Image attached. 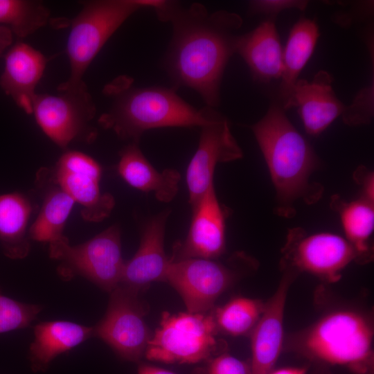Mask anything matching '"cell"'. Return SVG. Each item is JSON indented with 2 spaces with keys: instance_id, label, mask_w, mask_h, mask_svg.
<instances>
[{
  "instance_id": "cell-1",
  "label": "cell",
  "mask_w": 374,
  "mask_h": 374,
  "mask_svg": "<svg viewBox=\"0 0 374 374\" xmlns=\"http://www.w3.org/2000/svg\"><path fill=\"white\" fill-rule=\"evenodd\" d=\"M154 10L160 20L172 25L165 66L176 87L194 89L207 107L215 108L224 69L237 51L242 18L224 10L209 12L199 3L182 7L164 1Z\"/></svg>"
},
{
  "instance_id": "cell-2",
  "label": "cell",
  "mask_w": 374,
  "mask_h": 374,
  "mask_svg": "<svg viewBox=\"0 0 374 374\" xmlns=\"http://www.w3.org/2000/svg\"><path fill=\"white\" fill-rule=\"evenodd\" d=\"M132 78L122 75L104 88L112 98L108 112L98 118L105 129L121 139L137 143L150 130L168 127H200L211 122L220 112L206 107L191 106L175 92L161 87H134Z\"/></svg>"
},
{
  "instance_id": "cell-3",
  "label": "cell",
  "mask_w": 374,
  "mask_h": 374,
  "mask_svg": "<svg viewBox=\"0 0 374 374\" xmlns=\"http://www.w3.org/2000/svg\"><path fill=\"white\" fill-rule=\"evenodd\" d=\"M251 128L276 189L278 213L286 217L294 215L293 204L299 199L310 204L317 202L322 187L311 184L310 177L319 160L283 108L272 103L264 117Z\"/></svg>"
},
{
  "instance_id": "cell-4",
  "label": "cell",
  "mask_w": 374,
  "mask_h": 374,
  "mask_svg": "<svg viewBox=\"0 0 374 374\" xmlns=\"http://www.w3.org/2000/svg\"><path fill=\"white\" fill-rule=\"evenodd\" d=\"M373 326L365 316L338 310L300 334L294 346L312 360L344 366L355 374H373Z\"/></svg>"
},
{
  "instance_id": "cell-5",
  "label": "cell",
  "mask_w": 374,
  "mask_h": 374,
  "mask_svg": "<svg viewBox=\"0 0 374 374\" xmlns=\"http://www.w3.org/2000/svg\"><path fill=\"white\" fill-rule=\"evenodd\" d=\"M161 0H98L83 3L73 19L66 44L69 78L57 88L78 87L91 62L116 30L135 12L156 10Z\"/></svg>"
},
{
  "instance_id": "cell-6",
  "label": "cell",
  "mask_w": 374,
  "mask_h": 374,
  "mask_svg": "<svg viewBox=\"0 0 374 374\" xmlns=\"http://www.w3.org/2000/svg\"><path fill=\"white\" fill-rule=\"evenodd\" d=\"M213 310L205 313L163 312L145 357L166 364H195L225 352Z\"/></svg>"
},
{
  "instance_id": "cell-7",
  "label": "cell",
  "mask_w": 374,
  "mask_h": 374,
  "mask_svg": "<svg viewBox=\"0 0 374 374\" xmlns=\"http://www.w3.org/2000/svg\"><path fill=\"white\" fill-rule=\"evenodd\" d=\"M49 256L61 262L62 274H79L109 293L119 285L125 262L115 224L80 244L71 245L66 237L51 242Z\"/></svg>"
},
{
  "instance_id": "cell-8",
  "label": "cell",
  "mask_w": 374,
  "mask_h": 374,
  "mask_svg": "<svg viewBox=\"0 0 374 374\" xmlns=\"http://www.w3.org/2000/svg\"><path fill=\"white\" fill-rule=\"evenodd\" d=\"M57 89V94H36L32 114L37 123L62 148L75 141L91 143L97 136L90 124L96 109L85 83Z\"/></svg>"
},
{
  "instance_id": "cell-9",
  "label": "cell",
  "mask_w": 374,
  "mask_h": 374,
  "mask_svg": "<svg viewBox=\"0 0 374 374\" xmlns=\"http://www.w3.org/2000/svg\"><path fill=\"white\" fill-rule=\"evenodd\" d=\"M141 292L119 285L110 292L103 318L93 328V336L108 344L122 359L138 362L144 355L153 332L145 323L148 307Z\"/></svg>"
},
{
  "instance_id": "cell-10",
  "label": "cell",
  "mask_w": 374,
  "mask_h": 374,
  "mask_svg": "<svg viewBox=\"0 0 374 374\" xmlns=\"http://www.w3.org/2000/svg\"><path fill=\"white\" fill-rule=\"evenodd\" d=\"M301 231L294 229L287 235L284 259L289 270L306 271L335 282L350 262L360 260L346 238L331 233L306 235Z\"/></svg>"
},
{
  "instance_id": "cell-11",
  "label": "cell",
  "mask_w": 374,
  "mask_h": 374,
  "mask_svg": "<svg viewBox=\"0 0 374 374\" xmlns=\"http://www.w3.org/2000/svg\"><path fill=\"white\" fill-rule=\"evenodd\" d=\"M235 278L233 268L215 259L188 258L170 261L166 282L180 295L187 312L205 313Z\"/></svg>"
},
{
  "instance_id": "cell-12",
  "label": "cell",
  "mask_w": 374,
  "mask_h": 374,
  "mask_svg": "<svg viewBox=\"0 0 374 374\" xmlns=\"http://www.w3.org/2000/svg\"><path fill=\"white\" fill-rule=\"evenodd\" d=\"M50 176L66 193L82 206L81 215L88 222H100L112 211L115 200L100 188L102 169L89 156L78 151L65 152Z\"/></svg>"
},
{
  "instance_id": "cell-13",
  "label": "cell",
  "mask_w": 374,
  "mask_h": 374,
  "mask_svg": "<svg viewBox=\"0 0 374 374\" xmlns=\"http://www.w3.org/2000/svg\"><path fill=\"white\" fill-rule=\"evenodd\" d=\"M242 151L233 136L228 120L220 113L201 127L197 148L186 170L188 203L194 206L213 184L217 163L242 157Z\"/></svg>"
},
{
  "instance_id": "cell-14",
  "label": "cell",
  "mask_w": 374,
  "mask_h": 374,
  "mask_svg": "<svg viewBox=\"0 0 374 374\" xmlns=\"http://www.w3.org/2000/svg\"><path fill=\"white\" fill-rule=\"evenodd\" d=\"M193 216L186 238L176 242L170 261L188 258L216 259L225 251L227 212L218 201L214 184L192 206Z\"/></svg>"
},
{
  "instance_id": "cell-15",
  "label": "cell",
  "mask_w": 374,
  "mask_h": 374,
  "mask_svg": "<svg viewBox=\"0 0 374 374\" xmlns=\"http://www.w3.org/2000/svg\"><path fill=\"white\" fill-rule=\"evenodd\" d=\"M170 213L166 209L145 225L137 251L125 262L119 285L143 292L153 282H166L170 260L164 250V236Z\"/></svg>"
},
{
  "instance_id": "cell-16",
  "label": "cell",
  "mask_w": 374,
  "mask_h": 374,
  "mask_svg": "<svg viewBox=\"0 0 374 374\" xmlns=\"http://www.w3.org/2000/svg\"><path fill=\"white\" fill-rule=\"evenodd\" d=\"M333 78L321 70L309 82L298 80L285 109L296 107L308 134L317 135L344 112L346 105L332 88Z\"/></svg>"
},
{
  "instance_id": "cell-17",
  "label": "cell",
  "mask_w": 374,
  "mask_h": 374,
  "mask_svg": "<svg viewBox=\"0 0 374 374\" xmlns=\"http://www.w3.org/2000/svg\"><path fill=\"white\" fill-rule=\"evenodd\" d=\"M294 274L287 270L251 333V374H269L280 353L283 314L287 290Z\"/></svg>"
},
{
  "instance_id": "cell-18",
  "label": "cell",
  "mask_w": 374,
  "mask_h": 374,
  "mask_svg": "<svg viewBox=\"0 0 374 374\" xmlns=\"http://www.w3.org/2000/svg\"><path fill=\"white\" fill-rule=\"evenodd\" d=\"M0 86L27 114H32L35 89L42 78L46 58L24 42H17L6 53Z\"/></svg>"
},
{
  "instance_id": "cell-19",
  "label": "cell",
  "mask_w": 374,
  "mask_h": 374,
  "mask_svg": "<svg viewBox=\"0 0 374 374\" xmlns=\"http://www.w3.org/2000/svg\"><path fill=\"white\" fill-rule=\"evenodd\" d=\"M117 166L119 175L132 187L152 193L160 202H171L179 190V172L172 168L159 172L148 161L137 143H130L121 150Z\"/></svg>"
},
{
  "instance_id": "cell-20",
  "label": "cell",
  "mask_w": 374,
  "mask_h": 374,
  "mask_svg": "<svg viewBox=\"0 0 374 374\" xmlns=\"http://www.w3.org/2000/svg\"><path fill=\"white\" fill-rule=\"evenodd\" d=\"M236 53L256 78L262 81L281 78L283 48L273 17L240 35Z\"/></svg>"
},
{
  "instance_id": "cell-21",
  "label": "cell",
  "mask_w": 374,
  "mask_h": 374,
  "mask_svg": "<svg viewBox=\"0 0 374 374\" xmlns=\"http://www.w3.org/2000/svg\"><path fill=\"white\" fill-rule=\"evenodd\" d=\"M93 336L91 327L69 321H45L34 328V340L30 346L33 368L45 369L59 355L69 351Z\"/></svg>"
},
{
  "instance_id": "cell-22",
  "label": "cell",
  "mask_w": 374,
  "mask_h": 374,
  "mask_svg": "<svg viewBox=\"0 0 374 374\" xmlns=\"http://www.w3.org/2000/svg\"><path fill=\"white\" fill-rule=\"evenodd\" d=\"M37 180L44 187L45 193L39 213L29 229L28 236L33 240L49 244L65 238L64 225L75 202L53 181L47 169L39 171Z\"/></svg>"
},
{
  "instance_id": "cell-23",
  "label": "cell",
  "mask_w": 374,
  "mask_h": 374,
  "mask_svg": "<svg viewBox=\"0 0 374 374\" xmlns=\"http://www.w3.org/2000/svg\"><path fill=\"white\" fill-rule=\"evenodd\" d=\"M319 36L314 19H299L291 29L283 53V73L280 87L282 107L290 100L298 76L310 58Z\"/></svg>"
},
{
  "instance_id": "cell-24",
  "label": "cell",
  "mask_w": 374,
  "mask_h": 374,
  "mask_svg": "<svg viewBox=\"0 0 374 374\" xmlns=\"http://www.w3.org/2000/svg\"><path fill=\"white\" fill-rule=\"evenodd\" d=\"M33 207L20 193L0 195V242L11 259L25 258L30 251L26 229Z\"/></svg>"
},
{
  "instance_id": "cell-25",
  "label": "cell",
  "mask_w": 374,
  "mask_h": 374,
  "mask_svg": "<svg viewBox=\"0 0 374 374\" xmlns=\"http://www.w3.org/2000/svg\"><path fill=\"white\" fill-rule=\"evenodd\" d=\"M337 208L346 240L353 246L360 260L369 254L368 240L374 228L373 202L362 198L346 202L339 198L331 202Z\"/></svg>"
},
{
  "instance_id": "cell-26",
  "label": "cell",
  "mask_w": 374,
  "mask_h": 374,
  "mask_svg": "<svg viewBox=\"0 0 374 374\" xmlns=\"http://www.w3.org/2000/svg\"><path fill=\"white\" fill-rule=\"evenodd\" d=\"M265 306L258 299L236 297L222 307L213 308V313L219 331L240 336L252 332L264 312Z\"/></svg>"
},
{
  "instance_id": "cell-27",
  "label": "cell",
  "mask_w": 374,
  "mask_h": 374,
  "mask_svg": "<svg viewBox=\"0 0 374 374\" xmlns=\"http://www.w3.org/2000/svg\"><path fill=\"white\" fill-rule=\"evenodd\" d=\"M50 12L41 1L0 0V25L18 37H26L45 26Z\"/></svg>"
},
{
  "instance_id": "cell-28",
  "label": "cell",
  "mask_w": 374,
  "mask_h": 374,
  "mask_svg": "<svg viewBox=\"0 0 374 374\" xmlns=\"http://www.w3.org/2000/svg\"><path fill=\"white\" fill-rule=\"evenodd\" d=\"M41 309L39 305L23 303L0 294V333L28 327Z\"/></svg>"
},
{
  "instance_id": "cell-29",
  "label": "cell",
  "mask_w": 374,
  "mask_h": 374,
  "mask_svg": "<svg viewBox=\"0 0 374 374\" xmlns=\"http://www.w3.org/2000/svg\"><path fill=\"white\" fill-rule=\"evenodd\" d=\"M373 115V84L362 89L346 107L341 116L348 125H360L369 123Z\"/></svg>"
},
{
  "instance_id": "cell-30",
  "label": "cell",
  "mask_w": 374,
  "mask_h": 374,
  "mask_svg": "<svg viewBox=\"0 0 374 374\" xmlns=\"http://www.w3.org/2000/svg\"><path fill=\"white\" fill-rule=\"evenodd\" d=\"M204 374H251L250 362L236 358L226 351L207 361Z\"/></svg>"
},
{
  "instance_id": "cell-31",
  "label": "cell",
  "mask_w": 374,
  "mask_h": 374,
  "mask_svg": "<svg viewBox=\"0 0 374 374\" xmlns=\"http://www.w3.org/2000/svg\"><path fill=\"white\" fill-rule=\"evenodd\" d=\"M308 1L302 0H256L249 3V10L253 14L276 15L288 9L304 10Z\"/></svg>"
},
{
  "instance_id": "cell-32",
  "label": "cell",
  "mask_w": 374,
  "mask_h": 374,
  "mask_svg": "<svg viewBox=\"0 0 374 374\" xmlns=\"http://www.w3.org/2000/svg\"><path fill=\"white\" fill-rule=\"evenodd\" d=\"M356 181H359L363 190V197L373 202V174L363 170L360 167L355 172Z\"/></svg>"
},
{
  "instance_id": "cell-33",
  "label": "cell",
  "mask_w": 374,
  "mask_h": 374,
  "mask_svg": "<svg viewBox=\"0 0 374 374\" xmlns=\"http://www.w3.org/2000/svg\"><path fill=\"white\" fill-rule=\"evenodd\" d=\"M12 35L8 27L0 25V55L11 45Z\"/></svg>"
},
{
  "instance_id": "cell-34",
  "label": "cell",
  "mask_w": 374,
  "mask_h": 374,
  "mask_svg": "<svg viewBox=\"0 0 374 374\" xmlns=\"http://www.w3.org/2000/svg\"><path fill=\"white\" fill-rule=\"evenodd\" d=\"M138 374H175L168 370L147 364H140Z\"/></svg>"
},
{
  "instance_id": "cell-35",
  "label": "cell",
  "mask_w": 374,
  "mask_h": 374,
  "mask_svg": "<svg viewBox=\"0 0 374 374\" xmlns=\"http://www.w3.org/2000/svg\"><path fill=\"white\" fill-rule=\"evenodd\" d=\"M307 366H294L273 369L269 374H307Z\"/></svg>"
}]
</instances>
